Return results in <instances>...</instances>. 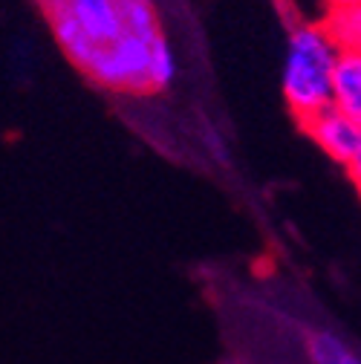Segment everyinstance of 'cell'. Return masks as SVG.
<instances>
[{"instance_id":"cell-2","label":"cell","mask_w":361,"mask_h":364,"mask_svg":"<svg viewBox=\"0 0 361 364\" xmlns=\"http://www.w3.org/2000/svg\"><path fill=\"white\" fill-rule=\"evenodd\" d=\"M38 6L61 53L81 73L122 35L119 0H41Z\"/></svg>"},{"instance_id":"cell-7","label":"cell","mask_w":361,"mask_h":364,"mask_svg":"<svg viewBox=\"0 0 361 364\" xmlns=\"http://www.w3.org/2000/svg\"><path fill=\"white\" fill-rule=\"evenodd\" d=\"M119 21H122V32L139 38H156L162 32L153 0H119Z\"/></svg>"},{"instance_id":"cell-4","label":"cell","mask_w":361,"mask_h":364,"mask_svg":"<svg viewBox=\"0 0 361 364\" xmlns=\"http://www.w3.org/2000/svg\"><path fill=\"white\" fill-rule=\"evenodd\" d=\"M330 105L350 119L361 122V53L341 50L333 73V93Z\"/></svg>"},{"instance_id":"cell-5","label":"cell","mask_w":361,"mask_h":364,"mask_svg":"<svg viewBox=\"0 0 361 364\" xmlns=\"http://www.w3.org/2000/svg\"><path fill=\"white\" fill-rule=\"evenodd\" d=\"M309 364H361V355L330 330H309L303 338Z\"/></svg>"},{"instance_id":"cell-6","label":"cell","mask_w":361,"mask_h":364,"mask_svg":"<svg viewBox=\"0 0 361 364\" xmlns=\"http://www.w3.org/2000/svg\"><path fill=\"white\" fill-rule=\"evenodd\" d=\"M321 23L338 43V50L361 53V4L347 6H330L321 15Z\"/></svg>"},{"instance_id":"cell-11","label":"cell","mask_w":361,"mask_h":364,"mask_svg":"<svg viewBox=\"0 0 361 364\" xmlns=\"http://www.w3.org/2000/svg\"><path fill=\"white\" fill-rule=\"evenodd\" d=\"M35 4H41V0H35Z\"/></svg>"},{"instance_id":"cell-10","label":"cell","mask_w":361,"mask_h":364,"mask_svg":"<svg viewBox=\"0 0 361 364\" xmlns=\"http://www.w3.org/2000/svg\"><path fill=\"white\" fill-rule=\"evenodd\" d=\"M286 4H292V0H286ZM315 4H318V0H315Z\"/></svg>"},{"instance_id":"cell-9","label":"cell","mask_w":361,"mask_h":364,"mask_svg":"<svg viewBox=\"0 0 361 364\" xmlns=\"http://www.w3.org/2000/svg\"><path fill=\"white\" fill-rule=\"evenodd\" d=\"M347 4H361V0H318L321 15H324V9H330V6H347Z\"/></svg>"},{"instance_id":"cell-1","label":"cell","mask_w":361,"mask_h":364,"mask_svg":"<svg viewBox=\"0 0 361 364\" xmlns=\"http://www.w3.org/2000/svg\"><path fill=\"white\" fill-rule=\"evenodd\" d=\"M341 50L321 23V18H295L281 64V93L289 113L301 122L330 107L333 73Z\"/></svg>"},{"instance_id":"cell-3","label":"cell","mask_w":361,"mask_h":364,"mask_svg":"<svg viewBox=\"0 0 361 364\" xmlns=\"http://www.w3.org/2000/svg\"><path fill=\"white\" fill-rule=\"evenodd\" d=\"M301 130L309 136L324 156H330L333 162H338L341 168L352 159L355 145H358V130L361 122L350 119L347 113L335 110L333 105L318 110L315 116H309L306 122H301Z\"/></svg>"},{"instance_id":"cell-8","label":"cell","mask_w":361,"mask_h":364,"mask_svg":"<svg viewBox=\"0 0 361 364\" xmlns=\"http://www.w3.org/2000/svg\"><path fill=\"white\" fill-rule=\"evenodd\" d=\"M344 171H347V176L352 179V186L361 191V130H358V145H355V154H352V159L344 165Z\"/></svg>"}]
</instances>
